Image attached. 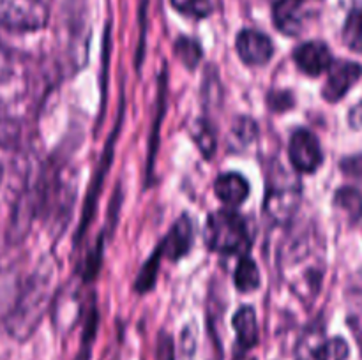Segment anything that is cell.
<instances>
[{
  "label": "cell",
  "mask_w": 362,
  "mask_h": 360,
  "mask_svg": "<svg viewBox=\"0 0 362 360\" xmlns=\"http://www.w3.org/2000/svg\"><path fill=\"white\" fill-rule=\"evenodd\" d=\"M293 60L308 76H320L322 73L331 69V66L334 64L329 46L320 41H310L300 44L293 52Z\"/></svg>",
  "instance_id": "8"
},
{
  "label": "cell",
  "mask_w": 362,
  "mask_h": 360,
  "mask_svg": "<svg viewBox=\"0 0 362 360\" xmlns=\"http://www.w3.org/2000/svg\"><path fill=\"white\" fill-rule=\"evenodd\" d=\"M49 272L39 270L27 281L25 288L18 295L13 309L6 316V328L14 339H27L37 327L49 299Z\"/></svg>",
  "instance_id": "1"
},
{
  "label": "cell",
  "mask_w": 362,
  "mask_h": 360,
  "mask_svg": "<svg viewBox=\"0 0 362 360\" xmlns=\"http://www.w3.org/2000/svg\"><path fill=\"white\" fill-rule=\"evenodd\" d=\"M233 281H235V286L239 292L250 293L255 292V289L260 288V270H258V265L255 263L251 258L243 256L240 258L239 265L235 268V275H233Z\"/></svg>",
  "instance_id": "13"
},
{
  "label": "cell",
  "mask_w": 362,
  "mask_h": 360,
  "mask_svg": "<svg viewBox=\"0 0 362 360\" xmlns=\"http://www.w3.org/2000/svg\"><path fill=\"white\" fill-rule=\"evenodd\" d=\"M48 21V7L42 0H0V27L18 32L42 28Z\"/></svg>",
  "instance_id": "3"
},
{
  "label": "cell",
  "mask_w": 362,
  "mask_h": 360,
  "mask_svg": "<svg viewBox=\"0 0 362 360\" xmlns=\"http://www.w3.org/2000/svg\"><path fill=\"white\" fill-rule=\"evenodd\" d=\"M300 2H306V0H300Z\"/></svg>",
  "instance_id": "26"
},
{
  "label": "cell",
  "mask_w": 362,
  "mask_h": 360,
  "mask_svg": "<svg viewBox=\"0 0 362 360\" xmlns=\"http://www.w3.org/2000/svg\"><path fill=\"white\" fill-rule=\"evenodd\" d=\"M362 76V66L357 62H349V60H341V62L332 64L329 69L327 81L324 85V95L325 101L338 102L346 95V92L356 85V81Z\"/></svg>",
  "instance_id": "6"
},
{
  "label": "cell",
  "mask_w": 362,
  "mask_h": 360,
  "mask_svg": "<svg viewBox=\"0 0 362 360\" xmlns=\"http://www.w3.org/2000/svg\"><path fill=\"white\" fill-rule=\"evenodd\" d=\"M205 242L216 253H244L251 244L246 221L233 208L212 212L205 222Z\"/></svg>",
  "instance_id": "2"
},
{
  "label": "cell",
  "mask_w": 362,
  "mask_h": 360,
  "mask_svg": "<svg viewBox=\"0 0 362 360\" xmlns=\"http://www.w3.org/2000/svg\"><path fill=\"white\" fill-rule=\"evenodd\" d=\"M172 6L191 18H205L212 11L211 0H172Z\"/></svg>",
  "instance_id": "20"
},
{
  "label": "cell",
  "mask_w": 362,
  "mask_h": 360,
  "mask_svg": "<svg viewBox=\"0 0 362 360\" xmlns=\"http://www.w3.org/2000/svg\"><path fill=\"white\" fill-rule=\"evenodd\" d=\"M334 205L349 215L350 221L362 217V194L354 187H341L336 191Z\"/></svg>",
  "instance_id": "14"
},
{
  "label": "cell",
  "mask_w": 362,
  "mask_h": 360,
  "mask_svg": "<svg viewBox=\"0 0 362 360\" xmlns=\"http://www.w3.org/2000/svg\"><path fill=\"white\" fill-rule=\"evenodd\" d=\"M11 74H13V60H11L9 52L0 44V83L9 80Z\"/></svg>",
  "instance_id": "22"
},
{
  "label": "cell",
  "mask_w": 362,
  "mask_h": 360,
  "mask_svg": "<svg viewBox=\"0 0 362 360\" xmlns=\"http://www.w3.org/2000/svg\"><path fill=\"white\" fill-rule=\"evenodd\" d=\"M0 180H2V168H0Z\"/></svg>",
  "instance_id": "25"
},
{
  "label": "cell",
  "mask_w": 362,
  "mask_h": 360,
  "mask_svg": "<svg viewBox=\"0 0 362 360\" xmlns=\"http://www.w3.org/2000/svg\"><path fill=\"white\" fill-rule=\"evenodd\" d=\"M175 53L179 56L180 62L187 67V69H193L197 67V64L202 59V48L194 39L189 37H180L175 42Z\"/></svg>",
  "instance_id": "17"
},
{
  "label": "cell",
  "mask_w": 362,
  "mask_h": 360,
  "mask_svg": "<svg viewBox=\"0 0 362 360\" xmlns=\"http://www.w3.org/2000/svg\"><path fill=\"white\" fill-rule=\"evenodd\" d=\"M343 41L350 49L362 53V6L350 11L343 27Z\"/></svg>",
  "instance_id": "15"
},
{
  "label": "cell",
  "mask_w": 362,
  "mask_h": 360,
  "mask_svg": "<svg viewBox=\"0 0 362 360\" xmlns=\"http://www.w3.org/2000/svg\"><path fill=\"white\" fill-rule=\"evenodd\" d=\"M233 328L237 332V339L239 344L244 349H250L257 346L258 342V323H257V313L251 306H243L232 320Z\"/></svg>",
  "instance_id": "12"
},
{
  "label": "cell",
  "mask_w": 362,
  "mask_h": 360,
  "mask_svg": "<svg viewBox=\"0 0 362 360\" xmlns=\"http://www.w3.org/2000/svg\"><path fill=\"white\" fill-rule=\"evenodd\" d=\"M349 344L345 339L334 337L329 341L322 342L313 353L315 360H346L349 359Z\"/></svg>",
  "instance_id": "16"
},
{
  "label": "cell",
  "mask_w": 362,
  "mask_h": 360,
  "mask_svg": "<svg viewBox=\"0 0 362 360\" xmlns=\"http://www.w3.org/2000/svg\"><path fill=\"white\" fill-rule=\"evenodd\" d=\"M288 157L293 168L300 173H313L324 161L318 138L311 131L299 129L292 134L288 145Z\"/></svg>",
  "instance_id": "4"
},
{
  "label": "cell",
  "mask_w": 362,
  "mask_h": 360,
  "mask_svg": "<svg viewBox=\"0 0 362 360\" xmlns=\"http://www.w3.org/2000/svg\"><path fill=\"white\" fill-rule=\"evenodd\" d=\"M193 136L198 147H200V150L204 152L205 157H212V154L216 150V134L212 131V127L205 120H197L194 122Z\"/></svg>",
  "instance_id": "18"
},
{
  "label": "cell",
  "mask_w": 362,
  "mask_h": 360,
  "mask_svg": "<svg viewBox=\"0 0 362 360\" xmlns=\"http://www.w3.org/2000/svg\"><path fill=\"white\" fill-rule=\"evenodd\" d=\"M296 180L288 176V180L279 182L274 176H271V186H269L267 198H265V210L278 221L290 219L297 208L300 193Z\"/></svg>",
  "instance_id": "5"
},
{
  "label": "cell",
  "mask_w": 362,
  "mask_h": 360,
  "mask_svg": "<svg viewBox=\"0 0 362 360\" xmlns=\"http://www.w3.org/2000/svg\"><path fill=\"white\" fill-rule=\"evenodd\" d=\"M161 251H159V247L156 249V253L152 254L151 260L147 261V263L144 265V268H141V272L138 274V279H136V289L140 293H145L148 292V289L154 286L156 282V274H158V268H159V261H161Z\"/></svg>",
  "instance_id": "19"
},
{
  "label": "cell",
  "mask_w": 362,
  "mask_h": 360,
  "mask_svg": "<svg viewBox=\"0 0 362 360\" xmlns=\"http://www.w3.org/2000/svg\"><path fill=\"white\" fill-rule=\"evenodd\" d=\"M233 360H257V359H255V356L246 355V353H240V355H237Z\"/></svg>",
  "instance_id": "24"
},
{
  "label": "cell",
  "mask_w": 362,
  "mask_h": 360,
  "mask_svg": "<svg viewBox=\"0 0 362 360\" xmlns=\"http://www.w3.org/2000/svg\"><path fill=\"white\" fill-rule=\"evenodd\" d=\"M235 46L240 60L247 66H265L274 53L271 37L251 28H246L237 35Z\"/></svg>",
  "instance_id": "7"
},
{
  "label": "cell",
  "mask_w": 362,
  "mask_h": 360,
  "mask_svg": "<svg viewBox=\"0 0 362 360\" xmlns=\"http://www.w3.org/2000/svg\"><path fill=\"white\" fill-rule=\"evenodd\" d=\"M214 193L226 207H239L250 196V184L239 173H225L216 180Z\"/></svg>",
  "instance_id": "11"
},
{
  "label": "cell",
  "mask_w": 362,
  "mask_h": 360,
  "mask_svg": "<svg viewBox=\"0 0 362 360\" xmlns=\"http://www.w3.org/2000/svg\"><path fill=\"white\" fill-rule=\"evenodd\" d=\"M158 360H173L172 337L163 334L158 341Z\"/></svg>",
  "instance_id": "23"
},
{
  "label": "cell",
  "mask_w": 362,
  "mask_h": 360,
  "mask_svg": "<svg viewBox=\"0 0 362 360\" xmlns=\"http://www.w3.org/2000/svg\"><path fill=\"white\" fill-rule=\"evenodd\" d=\"M272 18L286 35H299L304 27V2L300 0H278L272 11Z\"/></svg>",
  "instance_id": "10"
},
{
  "label": "cell",
  "mask_w": 362,
  "mask_h": 360,
  "mask_svg": "<svg viewBox=\"0 0 362 360\" xmlns=\"http://www.w3.org/2000/svg\"><path fill=\"white\" fill-rule=\"evenodd\" d=\"M191 246H193V224L187 215H182L158 247L161 254L168 256L170 260H179L189 253Z\"/></svg>",
  "instance_id": "9"
},
{
  "label": "cell",
  "mask_w": 362,
  "mask_h": 360,
  "mask_svg": "<svg viewBox=\"0 0 362 360\" xmlns=\"http://www.w3.org/2000/svg\"><path fill=\"white\" fill-rule=\"evenodd\" d=\"M341 169L346 176L352 179H362V155H354V157H346L341 162Z\"/></svg>",
  "instance_id": "21"
}]
</instances>
